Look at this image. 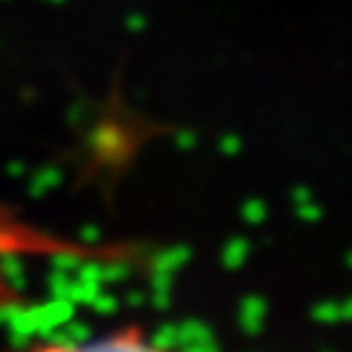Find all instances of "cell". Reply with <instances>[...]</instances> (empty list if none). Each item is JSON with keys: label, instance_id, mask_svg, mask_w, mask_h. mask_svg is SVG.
<instances>
[{"label": "cell", "instance_id": "6da1fadb", "mask_svg": "<svg viewBox=\"0 0 352 352\" xmlns=\"http://www.w3.org/2000/svg\"><path fill=\"white\" fill-rule=\"evenodd\" d=\"M6 352H178V349L155 341L142 327H117L109 333L86 336L75 341H42V344L6 349Z\"/></svg>", "mask_w": 352, "mask_h": 352}]
</instances>
